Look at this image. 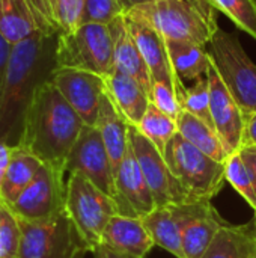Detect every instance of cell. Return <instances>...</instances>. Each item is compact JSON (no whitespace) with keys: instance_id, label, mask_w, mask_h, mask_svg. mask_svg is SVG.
Returning a JSON list of instances; mask_svg holds the SVG:
<instances>
[{"instance_id":"cell-24","label":"cell","mask_w":256,"mask_h":258,"mask_svg":"<svg viewBox=\"0 0 256 258\" xmlns=\"http://www.w3.org/2000/svg\"><path fill=\"white\" fill-rule=\"evenodd\" d=\"M201 258H256V242L249 225L225 222Z\"/></svg>"},{"instance_id":"cell-7","label":"cell","mask_w":256,"mask_h":258,"mask_svg":"<svg viewBox=\"0 0 256 258\" xmlns=\"http://www.w3.org/2000/svg\"><path fill=\"white\" fill-rule=\"evenodd\" d=\"M115 36L110 24L86 23L69 33H59L56 59L59 68H75L101 77L113 71Z\"/></svg>"},{"instance_id":"cell-5","label":"cell","mask_w":256,"mask_h":258,"mask_svg":"<svg viewBox=\"0 0 256 258\" xmlns=\"http://www.w3.org/2000/svg\"><path fill=\"white\" fill-rule=\"evenodd\" d=\"M65 210L89 252L101 245L107 224L119 215L116 201L77 172L66 178Z\"/></svg>"},{"instance_id":"cell-25","label":"cell","mask_w":256,"mask_h":258,"mask_svg":"<svg viewBox=\"0 0 256 258\" xmlns=\"http://www.w3.org/2000/svg\"><path fill=\"white\" fill-rule=\"evenodd\" d=\"M177 122L178 133L187 142H190L193 147H196L199 151L214 159L216 162L225 163V160L228 159V153L214 128H211L204 121L198 119L186 110H181L177 118Z\"/></svg>"},{"instance_id":"cell-41","label":"cell","mask_w":256,"mask_h":258,"mask_svg":"<svg viewBox=\"0 0 256 258\" xmlns=\"http://www.w3.org/2000/svg\"><path fill=\"white\" fill-rule=\"evenodd\" d=\"M247 225H249V228H250V231L253 234V239H255L256 242V212L255 215H253V218L250 219V222H247Z\"/></svg>"},{"instance_id":"cell-39","label":"cell","mask_w":256,"mask_h":258,"mask_svg":"<svg viewBox=\"0 0 256 258\" xmlns=\"http://www.w3.org/2000/svg\"><path fill=\"white\" fill-rule=\"evenodd\" d=\"M92 254H94V258H136L133 257V255H128V254H122V252L113 251V249H110V248H107L104 245L97 246L92 251Z\"/></svg>"},{"instance_id":"cell-33","label":"cell","mask_w":256,"mask_h":258,"mask_svg":"<svg viewBox=\"0 0 256 258\" xmlns=\"http://www.w3.org/2000/svg\"><path fill=\"white\" fill-rule=\"evenodd\" d=\"M124 14L125 9L119 0H84V12H83L81 24L86 23L110 24Z\"/></svg>"},{"instance_id":"cell-20","label":"cell","mask_w":256,"mask_h":258,"mask_svg":"<svg viewBox=\"0 0 256 258\" xmlns=\"http://www.w3.org/2000/svg\"><path fill=\"white\" fill-rule=\"evenodd\" d=\"M104 82L106 94L119 113L130 125H139L148 106L151 104L148 92L137 80L115 68L109 76L104 77Z\"/></svg>"},{"instance_id":"cell-12","label":"cell","mask_w":256,"mask_h":258,"mask_svg":"<svg viewBox=\"0 0 256 258\" xmlns=\"http://www.w3.org/2000/svg\"><path fill=\"white\" fill-rule=\"evenodd\" d=\"M38 32H60L50 0H0V35L12 45Z\"/></svg>"},{"instance_id":"cell-36","label":"cell","mask_w":256,"mask_h":258,"mask_svg":"<svg viewBox=\"0 0 256 258\" xmlns=\"http://www.w3.org/2000/svg\"><path fill=\"white\" fill-rule=\"evenodd\" d=\"M238 153H240L244 165L247 166L256 187V145H243Z\"/></svg>"},{"instance_id":"cell-40","label":"cell","mask_w":256,"mask_h":258,"mask_svg":"<svg viewBox=\"0 0 256 258\" xmlns=\"http://www.w3.org/2000/svg\"><path fill=\"white\" fill-rule=\"evenodd\" d=\"M119 2H121V5L124 6L125 14H127V12L131 11L133 8L140 6V5H145V3H149V2H154V0H119Z\"/></svg>"},{"instance_id":"cell-2","label":"cell","mask_w":256,"mask_h":258,"mask_svg":"<svg viewBox=\"0 0 256 258\" xmlns=\"http://www.w3.org/2000/svg\"><path fill=\"white\" fill-rule=\"evenodd\" d=\"M84 125L57 88L48 82L38 89L26 113L18 147L45 165L65 168Z\"/></svg>"},{"instance_id":"cell-28","label":"cell","mask_w":256,"mask_h":258,"mask_svg":"<svg viewBox=\"0 0 256 258\" xmlns=\"http://www.w3.org/2000/svg\"><path fill=\"white\" fill-rule=\"evenodd\" d=\"M181 110H186L204 121L207 125L214 128L213 116H211V92H210V80L208 76L193 82L192 86H186L180 95Z\"/></svg>"},{"instance_id":"cell-29","label":"cell","mask_w":256,"mask_h":258,"mask_svg":"<svg viewBox=\"0 0 256 258\" xmlns=\"http://www.w3.org/2000/svg\"><path fill=\"white\" fill-rule=\"evenodd\" d=\"M225 180L256 212V187L240 153L229 154L225 160Z\"/></svg>"},{"instance_id":"cell-27","label":"cell","mask_w":256,"mask_h":258,"mask_svg":"<svg viewBox=\"0 0 256 258\" xmlns=\"http://www.w3.org/2000/svg\"><path fill=\"white\" fill-rule=\"evenodd\" d=\"M136 128L164 156L169 142L178 133V122L151 103Z\"/></svg>"},{"instance_id":"cell-1","label":"cell","mask_w":256,"mask_h":258,"mask_svg":"<svg viewBox=\"0 0 256 258\" xmlns=\"http://www.w3.org/2000/svg\"><path fill=\"white\" fill-rule=\"evenodd\" d=\"M60 32H38L12 45L0 92V142L20 145L26 113L38 89L51 82L57 67L56 50Z\"/></svg>"},{"instance_id":"cell-22","label":"cell","mask_w":256,"mask_h":258,"mask_svg":"<svg viewBox=\"0 0 256 258\" xmlns=\"http://www.w3.org/2000/svg\"><path fill=\"white\" fill-rule=\"evenodd\" d=\"M174 71L181 83L196 82L207 77L213 68L210 53L205 47L190 41L166 39Z\"/></svg>"},{"instance_id":"cell-42","label":"cell","mask_w":256,"mask_h":258,"mask_svg":"<svg viewBox=\"0 0 256 258\" xmlns=\"http://www.w3.org/2000/svg\"><path fill=\"white\" fill-rule=\"evenodd\" d=\"M86 252H88V251H83L81 254H78V257H77V258H84V257H86Z\"/></svg>"},{"instance_id":"cell-19","label":"cell","mask_w":256,"mask_h":258,"mask_svg":"<svg viewBox=\"0 0 256 258\" xmlns=\"http://www.w3.org/2000/svg\"><path fill=\"white\" fill-rule=\"evenodd\" d=\"M115 36V47H113V68L133 77L137 80L142 88L151 94L152 79L149 70L142 57V53L128 29L125 14L110 23Z\"/></svg>"},{"instance_id":"cell-37","label":"cell","mask_w":256,"mask_h":258,"mask_svg":"<svg viewBox=\"0 0 256 258\" xmlns=\"http://www.w3.org/2000/svg\"><path fill=\"white\" fill-rule=\"evenodd\" d=\"M243 145H256V113L246 118Z\"/></svg>"},{"instance_id":"cell-6","label":"cell","mask_w":256,"mask_h":258,"mask_svg":"<svg viewBox=\"0 0 256 258\" xmlns=\"http://www.w3.org/2000/svg\"><path fill=\"white\" fill-rule=\"evenodd\" d=\"M213 68L220 76L244 116L256 113V65L247 56L240 39L222 27L208 44Z\"/></svg>"},{"instance_id":"cell-10","label":"cell","mask_w":256,"mask_h":258,"mask_svg":"<svg viewBox=\"0 0 256 258\" xmlns=\"http://www.w3.org/2000/svg\"><path fill=\"white\" fill-rule=\"evenodd\" d=\"M66 174L77 172L86 177L104 194L116 200V186L112 163L103 138L95 125H84L65 165Z\"/></svg>"},{"instance_id":"cell-21","label":"cell","mask_w":256,"mask_h":258,"mask_svg":"<svg viewBox=\"0 0 256 258\" xmlns=\"http://www.w3.org/2000/svg\"><path fill=\"white\" fill-rule=\"evenodd\" d=\"M95 127L98 128L104 147L107 150L113 175L116 174L124 156L127 154V150L130 147L128 144V127L130 124L125 121V118L119 113V110L115 107L112 100L109 98L107 94H104L100 110H98V118Z\"/></svg>"},{"instance_id":"cell-13","label":"cell","mask_w":256,"mask_h":258,"mask_svg":"<svg viewBox=\"0 0 256 258\" xmlns=\"http://www.w3.org/2000/svg\"><path fill=\"white\" fill-rule=\"evenodd\" d=\"M51 83L78 113L86 125H95L101 100L106 94L104 77L75 68H57Z\"/></svg>"},{"instance_id":"cell-30","label":"cell","mask_w":256,"mask_h":258,"mask_svg":"<svg viewBox=\"0 0 256 258\" xmlns=\"http://www.w3.org/2000/svg\"><path fill=\"white\" fill-rule=\"evenodd\" d=\"M238 29L256 39V0H208Z\"/></svg>"},{"instance_id":"cell-23","label":"cell","mask_w":256,"mask_h":258,"mask_svg":"<svg viewBox=\"0 0 256 258\" xmlns=\"http://www.w3.org/2000/svg\"><path fill=\"white\" fill-rule=\"evenodd\" d=\"M44 163L26 150L12 148L11 159L3 177L0 201L6 206L15 203V200L24 192V189L35 180Z\"/></svg>"},{"instance_id":"cell-43","label":"cell","mask_w":256,"mask_h":258,"mask_svg":"<svg viewBox=\"0 0 256 258\" xmlns=\"http://www.w3.org/2000/svg\"><path fill=\"white\" fill-rule=\"evenodd\" d=\"M0 209H2V201H0Z\"/></svg>"},{"instance_id":"cell-26","label":"cell","mask_w":256,"mask_h":258,"mask_svg":"<svg viewBox=\"0 0 256 258\" xmlns=\"http://www.w3.org/2000/svg\"><path fill=\"white\" fill-rule=\"evenodd\" d=\"M157 246L170 252L175 258H186L181 243V230L169 206L157 207L142 218Z\"/></svg>"},{"instance_id":"cell-18","label":"cell","mask_w":256,"mask_h":258,"mask_svg":"<svg viewBox=\"0 0 256 258\" xmlns=\"http://www.w3.org/2000/svg\"><path fill=\"white\" fill-rule=\"evenodd\" d=\"M101 245L122 254L145 258L155 242L140 218L115 215L103 233Z\"/></svg>"},{"instance_id":"cell-9","label":"cell","mask_w":256,"mask_h":258,"mask_svg":"<svg viewBox=\"0 0 256 258\" xmlns=\"http://www.w3.org/2000/svg\"><path fill=\"white\" fill-rule=\"evenodd\" d=\"M65 175H68L65 168L44 163L35 180L8 207L18 219L27 222H41L63 213L66 206Z\"/></svg>"},{"instance_id":"cell-17","label":"cell","mask_w":256,"mask_h":258,"mask_svg":"<svg viewBox=\"0 0 256 258\" xmlns=\"http://www.w3.org/2000/svg\"><path fill=\"white\" fill-rule=\"evenodd\" d=\"M125 18H127L128 29L149 70L152 82H166L172 85L180 95V92L186 88V85L178 80L174 71L164 36L158 33L154 27H151L149 24L140 20L130 18L127 15Z\"/></svg>"},{"instance_id":"cell-31","label":"cell","mask_w":256,"mask_h":258,"mask_svg":"<svg viewBox=\"0 0 256 258\" xmlns=\"http://www.w3.org/2000/svg\"><path fill=\"white\" fill-rule=\"evenodd\" d=\"M21 228L18 218L2 203L0 209V258H20L21 252Z\"/></svg>"},{"instance_id":"cell-15","label":"cell","mask_w":256,"mask_h":258,"mask_svg":"<svg viewBox=\"0 0 256 258\" xmlns=\"http://www.w3.org/2000/svg\"><path fill=\"white\" fill-rule=\"evenodd\" d=\"M208 80L214 130L219 135L228 156L238 153L243 147L246 116L214 68H211Z\"/></svg>"},{"instance_id":"cell-16","label":"cell","mask_w":256,"mask_h":258,"mask_svg":"<svg viewBox=\"0 0 256 258\" xmlns=\"http://www.w3.org/2000/svg\"><path fill=\"white\" fill-rule=\"evenodd\" d=\"M128 142L152 192L157 207L175 204V183L164 156L134 125L128 127Z\"/></svg>"},{"instance_id":"cell-11","label":"cell","mask_w":256,"mask_h":258,"mask_svg":"<svg viewBox=\"0 0 256 258\" xmlns=\"http://www.w3.org/2000/svg\"><path fill=\"white\" fill-rule=\"evenodd\" d=\"M181 230V243L186 258H201L226 222L211 201L170 204Z\"/></svg>"},{"instance_id":"cell-38","label":"cell","mask_w":256,"mask_h":258,"mask_svg":"<svg viewBox=\"0 0 256 258\" xmlns=\"http://www.w3.org/2000/svg\"><path fill=\"white\" fill-rule=\"evenodd\" d=\"M11 153H12V147L0 142V192H2V183H3V177L11 159Z\"/></svg>"},{"instance_id":"cell-8","label":"cell","mask_w":256,"mask_h":258,"mask_svg":"<svg viewBox=\"0 0 256 258\" xmlns=\"http://www.w3.org/2000/svg\"><path fill=\"white\" fill-rule=\"evenodd\" d=\"M18 224L23 234L20 258H77L88 251L66 210L47 221L18 219Z\"/></svg>"},{"instance_id":"cell-14","label":"cell","mask_w":256,"mask_h":258,"mask_svg":"<svg viewBox=\"0 0 256 258\" xmlns=\"http://www.w3.org/2000/svg\"><path fill=\"white\" fill-rule=\"evenodd\" d=\"M115 201L118 204L119 215L142 219L157 209L152 192L143 177L131 147H128L127 154L124 156L115 174Z\"/></svg>"},{"instance_id":"cell-35","label":"cell","mask_w":256,"mask_h":258,"mask_svg":"<svg viewBox=\"0 0 256 258\" xmlns=\"http://www.w3.org/2000/svg\"><path fill=\"white\" fill-rule=\"evenodd\" d=\"M11 53H12V44L8 42L0 35V92H2V86H3L5 77H6V71H8Z\"/></svg>"},{"instance_id":"cell-3","label":"cell","mask_w":256,"mask_h":258,"mask_svg":"<svg viewBox=\"0 0 256 258\" xmlns=\"http://www.w3.org/2000/svg\"><path fill=\"white\" fill-rule=\"evenodd\" d=\"M140 20L164 39L190 41L208 47L219 30L216 9L208 0H154L125 14Z\"/></svg>"},{"instance_id":"cell-4","label":"cell","mask_w":256,"mask_h":258,"mask_svg":"<svg viewBox=\"0 0 256 258\" xmlns=\"http://www.w3.org/2000/svg\"><path fill=\"white\" fill-rule=\"evenodd\" d=\"M164 160L175 183V204L211 201L226 181L225 163L208 157L180 133L169 142Z\"/></svg>"},{"instance_id":"cell-32","label":"cell","mask_w":256,"mask_h":258,"mask_svg":"<svg viewBox=\"0 0 256 258\" xmlns=\"http://www.w3.org/2000/svg\"><path fill=\"white\" fill-rule=\"evenodd\" d=\"M50 6L60 33L74 32L81 26L84 0H50Z\"/></svg>"},{"instance_id":"cell-34","label":"cell","mask_w":256,"mask_h":258,"mask_svg":"<svg viewBox=\"0 0 256 258\" xmlns=\"http://www.w3.org/2000/svg\"><path fill=\"white\" fill-rule=\"evenodd\" d=\"M149 101L155 107H158L161 112L167 113L169 116H172L175 119L181 113V104H180L178 92L172 85H169L166 82H152Z\"/></svg>"}]
</instances>
